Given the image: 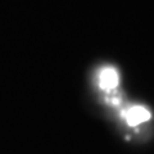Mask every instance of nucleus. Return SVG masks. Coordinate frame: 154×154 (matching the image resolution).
<instances>
[{"instance_id": "nucleus-1", "label": "nucleus", "mask_w": 154, "mask_h": 154, "mask_svg": "<svg viewBox=\"0 0 154 154\" xmlns=\"http://www.w3.org/2000/svg\"><path fill=\"white\" fill-rule=\"evenodd\" d=\"M123 117L128 126H136V125H140L143 122L148 121L150 118V113H149V110L145 107L135 105V107L128 108L123 113Z\"/></svg>"}, {"instance_id": "nucleus-2", "label": "nucleus", "mask_w": 154, "mask_h": 154, "mask_svg": "<svg viewBox=\"0 0 154 154\" xmlns=\"http://www.w3.org/2000/svg\"><path fill=\"white\" fill-rule=\"evenodd\" d=\"M118 85V73L114 68H103L99 73V86L105 91H110Z\"/></svg>"}]
</instances>
